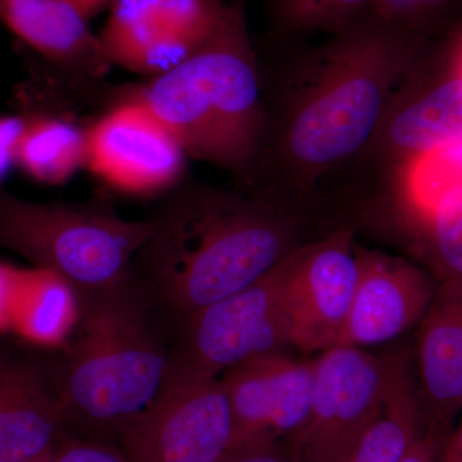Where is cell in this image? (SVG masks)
<instances>
[{"mask_svg": "<svg viewBox=\"0 0 462 462\" xmlns=\"http://www.w3.org/2000/svg\"><path fill=\"white\" fill-rule=\"evenodd\" d=\"M427 35L369 14L291 60L272 103L257 184L316 189L364 153L394 94L427 58Z\"/></svg>", "mask_w": 462, "mask_h": 462, "instance_id": "obj_1", "label": "cell"}, {"mask_svg": "<svg viewBox=\"0 0 462 462\" xmlns=\"http://www.w3.org/2000/svg\"><path fill=\"white\" fill-rule=\"evenodd\" d=\"M315 197L316 189L273 185L249 194L190 188L152 218L153 234L135 258L144 270L143 284L184 324L324 236L309 233Z\"/></svg>", "mask_w": 462, "mask_h": 462, "instance_id": "obj_2", "label": "cell"}, {"mask_svg": "<svg viewBox=\"0 0 462 462\" xmlns=\"http://www.w3.org/2000/svg\"><path fill=\"white\" fill-rule=\"evenodd\" d=\"M79 320L58 391L66 433L117 439L165 387L172 352L153 324V294L134 278L75 293Z\"/></svg>", "mask_w": 462, "mask_h": 462, "instance_id": "obj_3", "label": "cell"}, {"mask_svg": "<svg viewBox=\"0 0 462 462\" xmlns=\"http://www.w3.org/2000/svg\"><path fill=\"white\" fill-rule=\"evenodd\" d=\"M136 98L165 125L188 157L254 180L266 111L245 0H229L211 35L179 65L153 78Z\"/></svg>", "mask_w": 462, "mask_h": 462, "instance_id": "obj_4", "label": "cell"}, {"mask_svg": "<svg viewBox=\"0 0 462 462\" xmlns=\"http://www.w3.org/2000/svg\"><path fill=\"white\" fill-rule=\"evenodd\" d=\"M153 230V220H125L96 207L27 202L0 193V247L53 273L74 293L132 278Z\"/></svg>", "mask_w": 462, "mask_h": 462, "instance_id": "obj_5", "label": "cell"}, {"mask_svg": "<svg viewBox=\"0 0 462 462\" xmlns=\"http://www.w3.org/2000/svg\"><path fill=\"white\" fill-rule=\"evenodd\" d=\"M231 438L233 413L220 376L172 360L156 402L120 443L134 462H220Z\"/></svg>", "mask_w": 462, "mask_h": 462, "instance_id": "obj_6", "label": "cell"}, {"mask_svg": "<svg viewBox=\"0 0 462 462\" xmlns=\"http://www.w3.org/2000/svg\"><path fill=\"white\" fill-rule=\"evenodd\" d=\"M394 357L334 346L315 361V391L305 427L285 440L300 462H349L387 393Z\"/></svg>", "mask_w": 462, "mask_h": 462, "instance_id": "obj_7", "label": "cell"}, {"mask_svg": "<svg viewBox=\"0 0 462 462\" xmlns=\"http://www.w3.org/2000/svg\"><path fill=\"white\" fill-rule=\"evenodd\" d=\"M276 269L291 346L306 352L338 346L360 273L352 230L336 227L310 240Z\"/></svg>", "mask_w": 462, "mask_h": 462, "instance_id": "obj_8", "label": "cell"}, {"mask_svg": "<svg viewBox=\"0 0 462 462\" xmlns=\"http://www.w3.org/2000/svg\"><path fill=\"white\" fill-rule=\"evenodd\" d=\"M276 267L184 322L182 345L172 354V360L194 372L220 376L251 358L282 354L291 343Z\"/></svg>", "mask_w": 462, "mask_h": 462, "instance_id": "obj_9", "label": "cell"}, {"mask_svg": "<svg viewBox=\"0 0 462 462\" xmlns=\"http://www.w3.org/2000/svg\"><path fill=\"white\" fill-rule=\"evenodd\" d=\"M225 0H115L98 33L109 65L156 78L211 35Z\"/></svg>", "mask_w": 462, "mask_h": 462, "instance_id": "obj_10", "label": "cell"}, {"mask_svg": "<svg viewBox=\"0 0 462 462\" xmlns=\"http://www.w3.org/2000/svg\"><path fill=\"white\" fill-rule=\"evenodd\" d=\"M85 138V169L112 189L160 193L184 173L188 156L180 143L136 97L103 115Z\"/></svg>", "mask_w": 462, "mask_h": 462, "instance_id": "obj_11", "label": "cell"}, {"mask_svg": "<svg viewBox=\"0 0 462 462\" xmlns=\"http://www.w3.org/2000/svg\"><path fill=\"white\" fill-rule=\"evenodd\" d=\"M233 413L230 448L285 442L305 427L315 391V361L260 356L221 376Z\"/></svg>", "mask_w": 462, "mask_h": 462, "instance_id": "obj_12", "label": "cell"}, {"mask_svg": "<svg viewBox=\"0 0 462 462\" xmlns=\"http://www.w3.org/2000/svg\"><path fill=\"white\" fill-rule=\"evenodd\" d=\"M418 69L394 94L365 149L384 153L407 171L422 158L462 141V58L452 71L424 84Z\"/></svg>", "mask_w": 462, "mask_h": 462, "instance_id": "obj_13", "label": "cell"}, {"mask_svg": "<svg viewBox=\"0 0 462 462\" xmlns=\"http://www.w3.org/2000/svg\"><path fill=\"white\" fill-rule=\"evenodd\" d=\"M358 282L338 346L380 345L421 321L437 287L424 270L402 258L356 245Z\"/></svg>", "mask_w": 462, "mask_h": 462, "instance_id": "obj_14", "label": "cell"}, {"mask_svg": "<svg viewBox=\"0 0 462 462\" xmlns=\"http://www.w3.org/2000/svg\"><path fill=\"white\" fill-rule=\"evenodd\" d=\"M416 379L428 424L451 428L462 411V282H440L421 319Z\"/></svg>", "mask_w": 462, "mask_h": 462, "instance_id": "obj_15", "label": "cell"}, {"mask_svg": "<svg viewBox=\"0 0 462 462\" xmlns=\"http://www.w3.org/2000/svg\"><path fill=\"white\" fill-rule=\"evenodd\" d=\"M0 20L30 48L69 71L102 78L111 67L89 20L66 0H0Z\"/></svg>", "mask_w": 462, "mask_h": 462, "instance_id": "obj_16", "label": "cell"}, {"mask_svg": "<svg viewBox=\"0 0 462 462\" xmlns=\"http://www.w3.org/2000/svg\"><path fill=\"white\" fill-rule=\"evenodd\" d=\"M63 434L58 388L29 367H0V462L48 454Z\"/></svg>", "mask_w": 462, "mask_h": 462, "instance_id": "obj_17", "label": "cell"}, {"mask_svg": "<svg viewBox=\"0 0 462 462\" xmlns=\"http://www.w3.org/2000/svg\"><path fill=\"white\" fill-rule=\"evenodd\" d=\"M428 425L416 374L407 358L396 356L382 407L349 462H401L420 442Z\"/></svg>", "mask_w": 462, "mask_h": 462, "instance_id": "obj_18", "label": "cell"}, {"mask_svg": "<svg viewBox=\"0 0 462 462\" xmlns=\"http://www.w3.org/2000/svg\"><path fill=\"white\" fill-rule=\"evenodd\" d=\"M87 162L85 132L60 118H23L14 147V166L32 180L62 185Z\"/></svg>", "mask_w": 462, "mask_h": 462, "instance_id": "obj_19", "label": "cell"}, {"mask_svg": "<svg viewBox=\"0 0 462 462\" xmlns=\"http://www.w3.org/2000/svg\"><path fill=\"white\" fill-rule=\"evenodd\" d=\"M69 288L44 270L21 273L12 324L35 342L60 339L69 325Z\"/></svg>", "mask_w": 462, "mask_h": 462, "instance_id": "obj_20", "label": "cell"}, {"mask_svg": "<svg viewBox=\"0 0 462 462\" xmlns=\"http://www.w3.org/2000/svg\"><path fill=\"white\" fill-rule=\"evenodd\" d=\"M270 11L288 33L342 32L369 14L375 0H269Z\"/></svg>", "mask_w": 462, "mask_h": 462, "instance_id": "obj_21", "label": "cell"}, {"mask_svg": "<svg viewBox=\"0 0 462 462\" xmlns=\"http://www.w3.org/2000/svg\"><path fill=\"white\" fill-rule=\"evenodd\" d=\"M420 212L442 282H462V182L440 191Z\"/></svg>", "mask_w": 462, "mask_h": 462, "instance_id": "obj_22", "label": "cell"}, {"mask_svg": "<svg viewBox=\"0 0 462 462\" xmlns=\"http://www.w3.org/2000/svg\"><path fill=\"white\" fill-rule=\"evenodd\" d=\"M412 199L419 208L440 191L462 182V141L422 158L410 170Z\"/></svg>", "mask_w": 462, "mask_h": 462, "instance_id": "obj_23", "label": "cell"}, {"mask_svg": "<svg viewBox=\"0 0 462 462\" xmlns=\"http://www.w3.org/2000/svg\"><path fill=\"white\" fill-rule=\"evenodd\" d=\"M455 0H375L373 12L394 25L425 32Z\"/></svg>", "mask_w": 462, "mask_h": 462, "instance_id": "obj_24", "label": "cell"}, {"mask_svg": "<svg viewBox=\"0 0 462 462\" xmlns=\"http://www.w3.org/2000/svg\"><path fill=\"white\" fill-rule=\"evenodd\" d=\"M56 462H134L123 449L100 440L63 434L54 447Z\"/></svg>", "mask_w": 462, "mask_h": 462, "instance_id": "obj_25", "label": "cell"}, {"mask_svg": "<svg viewBox=\"0 0 462 462\" xmlns=\"http://www.w3.org/2000/svg\"><path fill=\"white\" fill-rule=\"evenodd\" d=\"M220 462H300L285 442L258 443L231 448Z\"/></svg>", "mask_w": 462, "mask_h": 462, "instance_id": "obj_26", "label": "cell"}, {"mask_svg": "<svg viewBox=\"0 0 462 462\" xmlns=\"http://www.w3.org/2000/svg\"><path fill=\"white\" fill-rule=\"evenodd\" d=\"M451 433L449 428L440 427L437 424L428 425L424 437L418 443L410 454L401 462H438L447 437Z\"/></svg>", "mask_w": 462, "mask_h": 462, "instance_id": "obj_27", "label": "cell"}, {"mask_svg": "<svg viewBox=\"0 0 462 462\" xmlns=\"http://www.w3.org/2000/svg\"><path fill=\"white\" fill-rule=\"evenodd\" d=\"M21 273L0 263V329L12 325Z\"/></svg>", "mask_w": 462, "mask_h": 462, "instance_id": "obj_28", "label": "cell"}, {"mask_svg": "<svg viewBox=\"0 0 462 462\" xmlns=\"http://www.w3.org/2000/svg\"><path fill=\"white\" fill-rule=\"evenodd\" d=\"M23 126V118L16 116H0V180L14 165V147Z\"/></svg>", "mask_w": 462, "mask_h": 462, "instance_id": "obj_29", "label": "cell"}, {"mask_svg": "<svg viewBox=\"0 0 462 462\" xmlns=\"http://www.w3.org/2000/svg\"><path fill=\"white\" fill-rule=\"evenodd\" d=\"M66 2L74 5L85 18L90 20L91 17L99 14L103 8L114 5L115 0H66Z\"/></svg>", "mask_w": 462, "mask_h": 462, "instance_id": "obj_30", "label": "cell"}, {"mask_svg": "<svg viewBox=\"0 0 462 462\" xmlns=\"http://www.w3.org/2000/svg\"><path fill=\"white\" fill-rule=\"evenodd\" d=\"M447 446L451 447L457 454L462 455V419L456 430L449 433L446 440Z\"/></svg>", "mask_w": 462, "mask_h": 462, "instance_id": "obj_31", "label": "cell"}, {"mask_svg": "<svg viewBox=\"0 0 462 462\" xmlns=\"http://www.w3.org/2000/svg\"><path fill=\"white\" fill-rule=\"evenodd\" d=\"M438 462H462V455L457 454V452L454 451L451 447L447 446V443H445L439 461Z\"/></svg>", "mask_w": 462, "mask_h": 462, "instance_id": "obj_32", "label": "cell"}, {"mask_svg": "<svg viewBox=\"0 0 462 462\" xmlns=\"http://www.w3.org/2000/svg\"><path fill=\"white\" fill-rule=\"evenodd\" d=\"M23 462H56V458H54V452H50V454L38 456V457L30 458V460Z\"/></svg>", "mask_w": 462, "mask_h": 462, "instance_id": "obj_33", "label": "cell"}]
</instances>
